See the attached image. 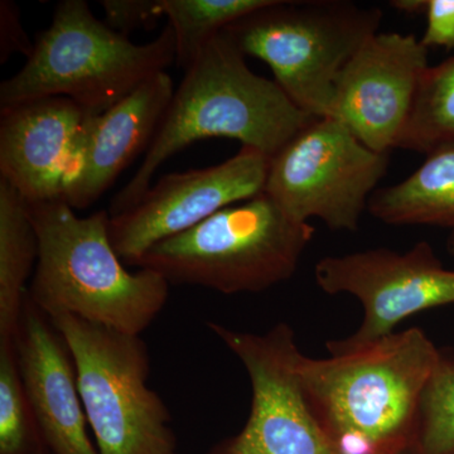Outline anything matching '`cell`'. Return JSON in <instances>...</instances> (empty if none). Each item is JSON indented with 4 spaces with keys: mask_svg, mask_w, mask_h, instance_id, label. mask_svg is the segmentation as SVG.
<instances>
[{
    "mask_svg": "<svg viewBox=\"0 0 454 454\" xmlns=\"http://www.w3.org/2000/svg\"><path fill=\"white\" fill-rule=\"evenodd\" d=\"M442 351L420 328L328 358L301 355L298 372L319 427L340 454L414 447L424 393Z\"/></svg>",
    "mask_w": 454,
    "mask_h": 454,
    "instance_id": "cell-1",
    "label": "cell"
},
{
    "mask_svg": "<svg viewBox=\"0 0 454 454\" xmlns=\"http://www.w3.org/2000/svg\"><path fill=\"white\" fill-rule=\"evenodd\" d=\"M315 119L294 106L274 80L250 70L247 57L221 32L184 71L145 160L114 197L110 216L133 208L160 167L199 140H239L270 160Z\"/></svg>",
    "mask_w": 454,
    "mask_h": 454,
    "instance_id": "cell-2",
    "label": "cell"
},
{
    "mask_svg": "<svg viewBox=\"0 0 454 454\" xmlns=\"http://www.w3.org/2000/svg\"><path fill=\"white\" fill-rule=\"evenodd\" d=\"M38 260L27 297L47 317L68 313L119 333H145L169 286L160 274L125 268L110 240V214L79 217L65 201L28 203Z\"/></svg>",
    "mask_w": 454,
    "mask_h": 454,
    "instance_id": "cell-3",
    "label": "cell"
},
{
    "mask_svg": "<svg viewBox=\"0 0 454 454\" xmlns=\"http://www.w3.org/2000/svg\"><path fill=\"white\" fill-rule=\"evenodd\" d=\"M173 64L168 23L155 40L136 44L98 20L88 3L64 0L25 66L0 85V109L62 97L98 116Z\"/></svg>",
    "mask_w": 454,
    "mask_h": 454,
    "instance_id": "cell-4",
    "label": "cell"
},
{
    "mask_svg": "<svg viewBox=\"0 0 454 454\" xmlns=\"http://www.w3.org/2000/svg\"><path fill=\"white\" fill-rule=\"evenodd\" d=\"M315 232L262 192L155 244L134 267L223 294L264 292L294 276Z\"/></svg>",
    "mask_w": 454,
    "mask_h": 454,
    "instance_id": "cell-5",
    "label": "cell"
},
{
    "mask_svg": "<svg viewBox=\"0 0 454 454\" xmlns=\"http://www.w3.org/2000/svg\"><path fill=\"white\" fill-rule=\"evenodd\" d=\"M381 20L380 8L346 0H271L223 32L245 57L270 67L294 106L328 118L340 71Z\"/></svg>",
    "mask_w": 454,
    "mask_h": 454,
    "instance_id": "cell-6",
    "label": "cell"
},
{
    "mask_svg": "<svg viewBox=\"0 0 454 454\" xmlns=\"http://www.w3.org/2000/svg\"><path fill=\"white\" fill-rule=\"evenodd\" d=\"M49 318L73 354L98 453L179 454L168 408L148 387L145 340L68 313Z\"/></svg>",
    "mask_w": 454,
    "mask_h": 454,
    "instance_id": "cell-7",
    "label": "cell"
},
{
    "mask_svg": "<svg viewBox=\"0 0 454 454\" xmlns=\"http://www.w3.org/2000/svg\"><path fill=\"white\" fill-rule=\"evenodd\" d=\"M389 163L390 153L367 148L333 118H318L269 160L264 193L300 223L357 231Z\"/></svg>",
    "mask_w": 454,
    "mask_h": 454,
    "instance_id": "cell-8",
    "label": "cell"
},
{
    "mask_svg": "<svg viewBox=\"0 0 454 454\" xmlns=\"http://www.w3.org/2000/svg\"><path fill=\"white\" fill-rule=\"evenodd\" d=\"M245 367L252 384V411L240 433L207 454H340L319 427L301 387V352L286 324L258 334L208 322Z\"/></svg>",
    "mask_w": 454,
    "mask_h": 454,
    "instance_id": "cell-9",
    "label": "cell"
},
{
    "mask_svg": "<svg viewBox=\"0 0 454 454\" xmlns=\"http://www.w3.org/2000/svg\"><path fill=\"white\" fill-rule=\"evenodd\" d=\"M317 286L327 294H349L364 309L354 333L327 342L330 355L346 354L394 333L409 317L454 303V270L419 241L405 253L376 247L325 256L315 267Z\"/></svg>",
    "mask_w": 454,
    "mask_h": 454,
    "instance_id": "cell-10",
    "label": "cell"
},
{
    "mask_svg": "<svg viewBox=\"0 0 454 454\" xmlns=\"http://www.w3.org/2000/svg\"><path fill=\"white\" fill-rule=\"evenodd\" d=\"M268 168V155L241 146L216 166L163 176L133 208L110 216L114 249L134 267L155 244L264 192Z\"/></svg>",
    "mask_w": 454,
    "mask_h": 454,
    "instance_id": "cell-11",
    "label": "cell"
},
{
    "mask_svg": "<svg viewBox=\"0 0 454 454\" xmlns=\"http://www.w3.org/2000/svg\"><path fill=\"white\" fill-rule=\"evenodd\" d=\"M428 52L415 35L375 33L340 71L328 118L367 148L390 153L408 124Z\"/></svg>",
    "mask_w": 454,
    "mask_h": 454,
    "instance_id": "cell-12",
    "label": "cell"
},
{
    "mask_svg": "<svg viewBox=\"0 0 454 454\" xmlns=\"http://www.w3.org/2000/svg\"><path fill=\"white\" fill-rule=\"evenodd\" d=\"M95 118L62 97L0 109V178L28 203L64 201Z\"/></svg>",
    "mask_w": 454,
    "mask_h": 454,
    "instance_id": "cell-13",
    "label": "cell"
},
{
    "mask_svg": "<svg viewBox=\"0 0 454 454\" xmlns=\"http://www.w3.org/2000/svg\"><path fill=\"white\" fill-rule=\"evenodd\" d=\"M16 348L27 396L50 454H100L89 435L70 348L27 294Z\"/></svg>",
    "mask_w": 454,
    "mask_h": 454,
    "instance_id": "cell-14",
    "label": "cell"
},
{
    "mask_svg": "<svg viewBox=\"0 0 454 454\" xmlns=\"http://www.w3.org/2000/svg\"><path fill=\"white\" fill-rule=\"evenodd\" d=\"M173 94L172 79L160 73L95 118L82 167L65 195L67 205L90 207L137 155L148 151Z\"/></svg>",
    "mask_w": 454,
    "mask_h": 454,
    "instance_id": "cell-15",
    "label": "cell"
},
{
    "mask_svg": "<svg viewBox=\"0 0 454 454\" xmlns=\"http://www.w3.org/2000/svg\"><path fill=\"white\" fill-rule=\"evenodd\" d=\"M367 211L394 226H434L454 231V145L427 154L404 181L378 188Z\"/></svg>",
    "mask_w": 454,
    "mask_h": 454,
    "instance_id": "cell-16",
    "label": "cell"
},
{
    "mask_svg": "<svg viewBox=\"0 0 454 454\" xmlns=\"http://www.w3.org/2000/svg\"><path fill=\"white\" fill-rule=\"evenodd\" d=\"M38 238L25 197L0 178V342L16 340Z\"/></svg>",
    "mask_w": 454,
    "mask_h": 454,
    "instance_id": "cell-17",
    "label": "cell"
},
{
    "mask_svg": "<svg viewBox=\"0 0 454 454\" xmlns=\"http://www.w3.org/2000/svg\"><path fill=\"white\" fill-rule=\"evenodd\" d=\"M454 145V57L424 71L397 148L429 154Z\"/></svg>",
    "mask_w": 454,
    "mask_h": 454,
    "instance_id": "cell-18",
    "label": "cell"
},
{
    "mask_svg": "<svg viewBox=\"0 0 454 454\" xmlns=\"http://www.w3.org/2000/svg\"><path fill=\"white\" fill-rule=\"evenodd\" d=\"M271 0H160L176 40V64L186 71L205 44Z\"/></svg>",
    "mask_w": 454,
    "mask_h": 454,
    "instance_id": "cell-19",
    "label": "cell"
},
{
    "mask_svg": "<svg viewBox=\"0 0 454 454\" xmlns=\"http://www.w3.org/2000/svg\"><path fill=\"white\" fill-rule=\"evenodd\" d=\"M0 454H50L23 385L16 340L0 342Z\"/></svg>",
    "mask_w": 454,
    "mask_h": 454,
    "instance_id": "cell-20",
    "label": "cell"
},
{
    "mask_svg": "<svg viewBox=\"0 0 454 454\" xmlns=\"http://www.w3.org/2000/svg\"><path fill=\"white\" fill-rule=\"evenodd\" d=\"M414 448L418 454H454V358L443 352L424 393Z\"/></svg>",
    "mask_w": 454,
    "mask_h": 454,
    "instance_id": "cell-21",
    "label": "cell"
},
{
    "mask_svg": "<svg viewBox=\"0 0 454 454\" xmlns=\"http://www.w3.org/2000/svg\"><path fill=\"white\" fill-rule=\"evenodd\" d=\"M100 4L106 26L125 37L137 29L154 26L163 17L160 0H103Z\"/></svg>",
    "mask_w": 454,
    "mask_h": 454,
    "instance_id": "cell-22",
    "label": "cell"
},
{
    "mask_svg": "<svg viewBox=\"0 0 454 454\" xmlns=\"http://www.w3.org/2000/svg\"><path fill=\"white\" fill-rule=\"evenodd\" d=\"M426 31L420 42L427 47L454 50V0H426Z\"/></svg>",
    "mask_w": 454,
    "mask_h": 454,
    "instance_id": "cell-23",
    "label": "cell"
},
{
    "mask_svg": "<svg viewBox=\"0 0 454 454\" xmlns=\"http://www.w3.org/2000/svg\"><path fill=\"white\" fill-rule=\"evenodd\" d=\"M35 44L20 22V9L11 0L0 2V61L4 64L13 53L31 55Z\"/></svg>",
    "mask_w": 454,
    "mask_h": 454,
    "instance_id": "cell-24",
    "label": "cell"
},
{
    "mask_svg": "<svg viewBox=\"0 0 454 454\" xmlns=\"http://www.w3.org/2000/svg\"><path fill=\"white\" fill-rule=\"evenodd\" d=\"M424 3L426 0H394L390 5L408 16H418L424 12Z\"/></svg>",
    "mask_w": 454,
    "mask_h": 454,
    "instance_id": "cell-25",
    "label": "cell"
},
{
    "mask_svg": "<svg viewBox=\"0 0 454 454\" xmlns=\"http://www.w3.org/2000/svg\"><path fill=\"white\" fill-rule=\"evenodd\" d=\"M447 247L448 252H450V254H452V255L454 256V231L450 232V239H448Z\"/></svg>",
    "mask_w": 454,
    "mask_h": 454,
    "instance_id": "cell-26",
    "label": "cell"
}]
</instances>
